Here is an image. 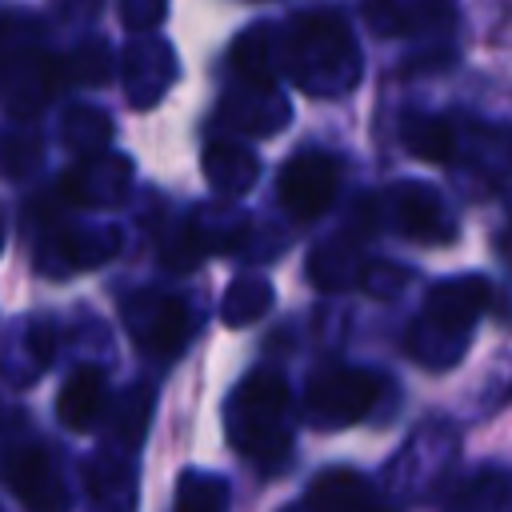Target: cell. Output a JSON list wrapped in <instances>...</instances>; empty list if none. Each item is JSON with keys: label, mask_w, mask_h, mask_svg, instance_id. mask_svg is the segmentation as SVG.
I'll return each mask as SVG.
<instances>
[{"label": "cell", "mask_w": 512, "mask_h": 512, "mask_svg": "<svg viewBox=\"0 0 512 512\" xmlns=\"http://www.w3.org/2000/svg\"><path fill=\"white\" fill-rule=\"evenodd\" d=\"M288 416V388L276 372H252L228 400V436L232 448L248 460L276 468V460L292 448V436L284 428Z\"/></svg>", "instance_id": "3"}, {"label": "cell", "mask_w": 512, "mask_h": 512, "mask_svg": "<svg viewBox=\"0 0 512 512\" xmlns=\"http://www.w3.org/2000/svg\"><path fill=\"white\" fill-rule=\"evenodd\" d=\"M304 512H376V492L360 472H320L304 496Z\"/></svg>", "instance_id": "9"}, {"label": "cell", "mask_w": 512, "mask_h": 512, "mask_svg": "<svg viewBox=\"0 0 512 512\" xmlns=\"http://www.w3.org/2000/svg\"><path fill=\"white\" fill-rule=\"evenodd\" d=\"M136 332H140V344H144L148 352L172 356V352H180V344H184L188 312H184V304H180V300L160 296V300H152V304H148V320H144V324H136Z\"/></svg>", "instance_id": "12"}, {"label": "cell", "mask_w": 512, "mask_h": 512, "mask_svg": "<svg viewBox=\"0 0 512 512\" xmlns=\"http://www.w3.org/2000/svg\"><path fill=\"white\" fill-rule=\"evenodd\" d=\"M4 484L20 496L28 512H68V496L60 472L44 448H20L4 456Z\"/></svg>", "instance_id": "6"}, {"label": "cell", "mask_w": 512, "mask_h": 512, "mask_svg": "<svg viewBox=\"0 0 512 512\" xmlns=\"http://www.w3.org/2000/svg\"><path fill=\"white\" fill-rule=\"evenodd\" d=\"M100 408H104V376H100V368H76L64 380L60 400H56L60 424H68L72 432H84V428L96 424Z\"/></svg>", "instance_id": "11"}, {"label": "cell", "mask_w": 512, "mask_h": 512, "mask_svg": "<svg viewBox=\"0 0 512 512\" xmlns=\"http://www.w3.org/2000/svg\"><path fill=\"white\" fill-rule=\"evenodd\" d=\"M280 204L296 220H316L332 208L340 188V164L324 152H304L280 168Z\"/></svg>", "instance_id": "5"}, {"label": "cell", "mask_w": 512, "mask_h": 512, "mask_svg": "<svg viewBox=\"0 0 512 512\" xmlns=\"http://www.w3.org/2000/svg\"><path fill=\"white\" fill-rule=\"evenodd\" d=\"M488 300H492V288L480 276H456L436 284L424 296V312L408 332L412 336L408 352L432 368L460 360L468 348V328L476 324V316H484Z\"/></svg>", "instance_id": "2"}, {"label": "cell", "mask_w": 512, "mask_h": 512, "mask_svg": "<svg viewBox=\"0 0 512 512\" xmlns=\"http://www.w3.org/2000/svg\"><path fill=\"white\" fill-rule=\"evenodd\" d=\"M284 64L304 92L340 96L360 76V52L344 20L332 12H308L288 28Z\"/></svg>", "instance_id": "1"}, {"label": "cell", "mask_w": 512, "mask_h": 512, "mask_svg": "<svg viewBox=\"0 0 512 512\" xmlns=\"http://www.w3.org/2000/svg\"><path fill=\"white\" fill-rule=\"evenodd\" d=\"M372 220H376V208H372V200H364V204L356 208V216H352L328 244H320V248L312 252V260H308L312 284H320L324 292H340V288L352 284V276H356V256H360V248H364V236L372 232Z\"/></svg>", "instance_id": "7"}, {"label": "cell", "mask_w": 512, "mask_h": 512, "mask_svg": "<svg viewBox=\"0 0 512 512\" xmlns=\"http://www.w3.org/2000/svg\"><path fill=\"white\" fill-rule=\"evenodd\" d=\"M204 164H208L212 184L224 188V192H244L252 184V176H256V156L248 148H240V144H212Z\"/></svg>", "instance_id": "14"}, {"label": "cell", "mask_w": 512, "mask_h": 512, "mask_svg": "<svg viewBox=\"0 0 512 512\" xmlns=\"http://www.w3.org/2000/svg\"><path fill=\"white\" fill-rule=\"evenodd\" d=\"M272 304V284L264 276H240L232 288H228V300H224V320L228 324H248L256 316H264Z\"/></svg>", "instance_id": "15"}, {"label": "cell", "mask_w": 512, "mask_h": 512, "mask_svg": "<svg viewBox=\"0 0 512 512\" xmlns=\"http://www.w3.org/2000/svg\"><path fill=\"white\" fill-rule=\"evenodd\" d=\"M232 60H236V68H240L252 84H260V88L272 84V72H276V68H272V56H268V32H264V28L240 36Z\"/></svg>", "instance_id": "17"}, {"label": "cell", "mask_w": 512, "mask_h": 512, "mask_svg": "<svg viewBox=\"0 0 512 512\" xmlns=\"http://www.w3.org/2000/svg\"><path fill=\"white\" fill-rule=\"evenodd\" d=\"M376 392H380V380L372 372L328 364L312 372L308 392H304V412L320 428H348L360 416H368V408L376 404Z\"/></svg>", "instance_id": "4"}, {"label": "cell", "mask_w": 512, "mask_h": 512, "mask_svg": "<svg viewBox=\"0 0 512 512\" xmlns=\"http://www.w3.org/2000/svg\"><path fill=\"white\" fill-rule=\"evenodd\" d=\"M176 512H228V488L216 476L184 472L176 488Z\"/></svg>", "instance_id": "16"}, {"label": "cell", "mask_w": 512, "mask_h": 512, "mask_svg": "<svg viewBox=\"0 0 512 512\" xmlns=\"http://www.w3.org/2000/svg\"><path fill=\"white\" fill-rule=\"evenodd\" d=\"M364 16L380 36H404L444 24L448 8L440 0H364Z\"/></svg>", "instance_id": "10"}, {"label": "cell", "mask_w": 512, "mask_h": 512, "mask_svg": "<svg viewBox=\"0 0 512 512\" xmlns=\"http://www.w3.org/2000/svg\"><path fill=\"white\" fill-rule=\"evenodd\" d=\"M404 144L412 156L428 160V164H444L456 156V140H452V124L440 116H408L404 120Z\"/></svg>", "instance_id": "13"}, {"label": "cell", "mask_w": 512, "mask_h": 512, "mask_svg": "<svg viewBox=\"0 0 512 512\" xmlns=\"http://www.w3.org/2000/svg\"><path fill=\"white\" fill-rule=\"evenodd\" d=\"M388 212H392V224L404 232V236H416L424 244H440V240H452V220L444 216V204L440 196L428 188V184H396L388 192Z\"/></svg>", "instance_id": "8"}]
</instances>
